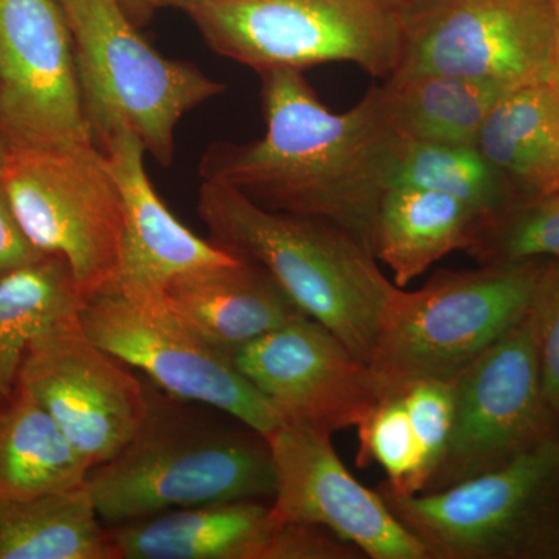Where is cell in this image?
<instances>
[{
	"label": "cell",
	"instance_id": "cell-1",
	"mask_svg": "<svg viewBox=\"0 0 559 559\" xmlns=\"http://www.w3.org/2000/svg\"><path fill=\"white\" fill-rule=\"evenodd\" d=\"M266 132L246 145L213 143L200 175L263 207L325 221L370 250L395 154V132L371 87L348 112H330L297 70L260 73ZM371 252V250H370Z\"/></svg>",
	"mask_w": 559,
	"mask_h": 559
},
{
	"label": "cell",
	"instance_id": "cell-2",
	"mask_svg": "<svg viewBox=\"0 0 559 559\" xmlns=\"http://www.w3.org/2000/svg\"><path fill=\"white\" fill-rule=\"evenodd\" d=\"M145 417L109 462L90 473L102 521L226 500L274 498L270 441L234 415L179 399L146 381Z\"/></svg>",
	"mask_w": 559,
	"mask_h": 559
},
{
	"label": "cell",
	"instance_id": "cell-3",
	"mask_svg": "<svg viewBox=\"0 0 559 559\" xmlns=\"http://www.w3.org/2000/svg\"><path fill=\"white\" fill-rule=\"evenodd\" d=\"M198 213L212 241L263 267L305 314L369 364L395 283L366 246L325 221L263 207L226 183L202 180Z\"/></svg>",
	"mask_w": 559,
	"mask_h": 559
},
{
	"label": "cell",
	"instance_id": "cell-4",
	"mask_svg": "<svg viewBox=\"0 0 559 559\" xmlns=\"http://www.w3.org/2000/svg\"><path fill=\"white\" fill-rule=\"evenodd\" d=\"M544 261L443 271L415 290L393 286L369 359L382 399L459 377L528 314Z\"/></svg>",
	"mask_w": 559,
	"mask_h": 559
},
{
	"label": "cell",
	"instance_id": "cell-5",
	"mask_svg": "<svg viewBox=\"0 0 559 559\" xmlns=\"http://www.w3.org/2000/svg\"><path fill=\"white\" fill-rule=\"evenodd\" d=\"M68 21L81 103L95 145L134 132L160 165L175 160L179 120L226 86L146 43L121 0H58Z\"/></svg>",
	"mask_w": 559,
	"mask_h": 559
},
{
	"label": "cell",
	"instance_id": "cell-6",
	"mask_svg": "<svg viewBox=\"0 0 559 559\" xmlns=\"http://www.w3.org/2000/svg\"><path fill=\"white\" fill-rule=\"evenodd\" d=\"M432 559L559 558V428L507 465L439 491L378 488Z\"/></svg>",
	"mask_w": 559,
	"mask_h": 559
},
{
	"label": "cell",
	"instance_id": "cell-7",
	"mask_svg": "<svg viewBox=\"0 0 559 559\" xmlns=\"http://www.w3.org/2000/svg\"><path fill=\"white\" fill-rule=\"evenodd\" d=\"M182 9L216 53L259 73L353 62L390 79L403 57L400 0H191Z\"/></svg>",
	"mask_w": 559,
	"mask_h": 559
},
{
	"label": "cell",
	"instance_id": "cell-8",
	"mask_svg": "<svg viewBox=\"0 0 559 559\" xmlns=\"http://www.w3.org/2000/svg\"><path fill=\"white\" fill-rule=\"evenodd\" d=\"M3 186L33 245L68 261L84 300L119 272L123 204L97 145L10 148Z\"/></svg>",
	"mask_w": 559,
	"mask_h": 559
},
{
	"label": "cell",
	"instance_id": "cell-9",
	"mask_svg": "<svg viewBox=\"0 0 559 559\" xmlns=\"http://www.w3.org/2000/svg\"><path fill=\"white\" fill-rule=\"evenodd\" d=\"M403 11V57L393 75L432 73L509 87L551 79L554 0H417Z\"/></svg>",
	"mask_w": 559,
	"mask_h": 559
},
{
	"label": "cell",
	"instance_id": "cell-10",
	"mask_svg": "<svg viewBox=\"0 0 559 559\" xmlns=\"http://www.w3.org/2000/svg\"><path fill=\"white\" fill-rule=\"evenodd\" d=\"M79 320L95 344L170 395L227 412L266 439L285 423L227 353L194 333L165 304L102 290L83 301Z\"/></svg>",
	"mask_w": 559,
	"mask_h": 559
},
{
	"label": "cell",
	"instance_id": "cell-11",
	"mask_svg": "<svg viewBox=\"0 0 559 559\" xmlns=\"http://www.w3.org/2000/svg\"><path fill=\"white\" fill-rule=\"evenodd\" d=\"M454 382L450 443L425 492L507 465L559 428L544 396L530 311Z\"/></svg>",
	"mask_w": 559,
	"mask_h": 559
},
{
	"label": "cell",
	"instance_id": "cell-12",
	"mask_svg": "<svg viewBox=\"0 0 559 559\" xmlns=\"http://www.w3.org/2000/svg\"><path fill=\"white\" fill-rule=\"evenodd\" d=\"M130 369L95 344L75 314L33 341L17 385L95 468L127 447L145 417L146 381Z\"/></svg>",
	"mask_w": 559,
	"mask_h": 559
},
{
	"label": "cell",
	"instance_id": "cell-13",
	"mask_svg": "<svg viewBox=\"0 0 559 559\" xmlns=\"http://www.w3.org/2000/svg\"><path fill=\"white\" fill-rule=\"evenodd\" d=\"M0 134L10 148L95 145L58 0H0Z\"/></svg>",
	"mask_w": 559,
	"mask_h": 559
},
{
	"label": "cell",
	"instance_id": "cell-14",
	"mask_svg": "<svg viewBox=\"0 0 559 559\" xmlns=\"http://www.w3.org/2000/svg\"><path fill=\"white\" fill-rule=\"evenodd\" d=\"M229 356L285 423L333 436L358 428L382 400L369 364L307 314Z\"/></svg>",
	"mask_w": 559,
	"mask_h": 559
},
{
	"label": "cell",
	"instance_id": "cell-15",
	"mask_svg": "<svg viewBox=\"0 0 559 559\" xmlns=\"http://www.w3.org/2000/svg\"><path fill=\"white\" fill-rule=\"evenodd\" d=\"M331 437L283 423L267 439L275 520L329 530L370 559H432L425 544L396 520L378 489L364 487L349 473Z\"/></svg>",
	"mask_w": 559,
	"mask_h": 559
},
{
	"label": "cell",
	"instance_id": "cell-16",
	"mask_svg": "<svg viewBox=\"0 0 559 559\" xmlns=\"http://www.w3.org/2000/svg\"><path fill=\"white\" fill-rule=\"evenodd\" d=\"M98 148L123 204L119 272L103 290L143 304H164V290L173 278L240 259L215 241L202 240L173 215L146 175V150L134 132H114Z\"/></svg>",
	"mask_w": 559,
	"mask_h": 559
},
{
	"label": "cell",
	"instance_id": "cell-17",
	"mask_svg": "<svg viewBox=\"0 0 559 559\" xmlns=\"http://www.w3.org/2000/svg\"><path fill=\"white\" fill-rule=\"evenodd\" d=\"M164 304L227 355L305 314L263 267L245 259L173 278Z\"/></svg>",
	"mask_w": 559,
	"mask_h": 559
},
{
	"label": "cell",
	"instance_id": "cell-18",
	"mask_svg": "<svg viewBox=\"0 0 559 559\" xmlns=\"http://www.w3.org/2000/svg\"><path fill=\"white\" fill-rule=\"evenodd\" d=\"M271 506L241 499L110 525L117 559H261L278 527Z\"/></svg>",
	"mask_w": 559,
	"mask_h": 559
},
{
	"label": "cell",
	"instance_id": "cell-19",
	"mask_svg": "<svg viewBox=\"0 0 559 559\" xmlns=\"http://www.w3.org/2000/svg\"><path fill=\"white\" fill-rule=\"evenodd\" d=\"M476 148L511 202L559 197V91L550 81L507 92L488 114Z\"/></svg>",
	"mask_w": 559,
	"mask_h": 559
},
{
	"label": "cell",
	"instance_id": "cell-20",
	"mask_svg": "<svg viewBox=\"0 0 559 559\" xmlns=\"http://www.w3.org/2000/svg\"><path fill=\"white\" fill-rule=\"evenodd\" d=\"M479 213L439 191L390 187L382 194L370 250L399 288L425 274L454 250L468 248Z\"/></svg>",
	"mask_w": 559,
	"mask_h": 559
},
{
	"label": "cell",
	"instance_id": "cell-21",
	"mask_svg": "<svg viewBox=\"0 0 559 559\" xmlns=\"http://www.w3.org/2000/svg\"><path fill=\"white\" fill-rule=\"evenodd\" d=\"M92 465L27 390L0 403V503L86 487Z\"/></svg>",
	"mask_w": 559,
	"mask_h": 559
},
{
	"label": "cell",
	"instance_id": "cell-22",
	"mask_svg": "<svg viewBox=\"0 0 559 559\" xmlns=\"http://www.w3.org/2000/svg\"><path fill=\"white\" fill-rule=\"evenodd\" d=\"M514 87L450 75H393L380 86L382 108L401 140L474 145L496 103Z\"/></svg>",
	"mask_w": 559,
	"mask_h": 559
},
{
	"label": "cell",
	"instance_id": "cell-23",
	"mask_svg": "<svg viewBox=\"0 0 559 559\" xmlns=\"http://www.w3.org/2000/svg\"><path fill=\"white\" fill-rule=\"evenodd\" d=\"M0 559H117L90 488L0 503Z\"/></svg>",
	"mask_w": 559,
	"mask_h": 559
},
{
	"label": "cell",
	"instance_id": "cell-24",
	"mask_svg": "<svg viewBox=\"0 0 559 559\" xmlns=\"http://www.w3.org/2000/svg\"><path fill=\"white\" fill-rule=\"evenodd\" d=\"M83 301L68 261L58 255L0 278V403L16 390L33 341L79 314Z\"/></svg>",
	"mask_w": 559,
	"mask_h": 559
},
{
	"label": "cell",
	"instance_id": "cell-25",
	"mask_svg": "<svg viewBox=\"0 0 559 559\" xmlns=\"http://www.w3.org/2000/svg\"><path fill=\"white\" fill-rule=\"evenodd\" d=\"M390 187L439 191L468 205L481 221L511 204L498 171L476 145L463 143L400 139L390 167Z\"/></svg>",
	"mask_w": 559,
	"mask_h": 559
},
{
	"label": "cell",
	"instance_id": "cell-26",
	"mask_svg": "<svg viewBox=\"0 0 559 559\" xmlns=\"http://www.w3.org/2000/svg\"><path fill=\"white\" fill-rule=\"evenodd\" d=\"M465 252L479 264L559 260V197L511 202L480 221Z\"/></svg>",
	"mask_w": 559,
	"mask_h": 559
},
{
	"label": "cell",
	"instance_id": "cell-27",
	"mask_svg": "<svg viewBox=\"0 0 559 559\" xmlns=\"http://www.w3.org/2000/svg\"><path fill=\"white\" fill-rule=\"evenodd\" d=\"M356 429L359 463H378L399 495L421 492V455L400 395L382 399Z\"/></svg>",
	"mask_w": 559,
	"mask_h": 559
},
{
	"label": "cell",
	"instance_id": "cell-28",
	"mask_svg": "<svg viewBox=\"0 0 559 559\" xmlns=\"http://www.w3.org/2000/svg\"><path fill=\"white\" fill-rule=\"evenodd\" d=\"M400 396L421 455V492H425L450 443L455 415V382H414Z\"/></svg>",
	"mask_w": 559,
	"mask_h": 559
},
{
	"label": "cell",
	"instance_id": "cell-29",
	"mask_svg": "<svg viewBox=\"0 0 559 559\" xmlns=\"http://www.w3.org/2000/svg\"><path fill=\"white\" fill-rule=\"evenodd\" d=\"M544 396L559 421V260H546L530 307Z\"/></svg>",
	"mask_w": 559,
	"mask_h": 559
},
{
	"label": "cell",
	"instance_id": "cell-30",
	"mask_svg": "<svg viewBox=\"0 0 559 559\" xmlns=\"http://www.w3.org/2000/svg\"><path fill=\"white\" fill-rule=\"evenodd\" d=\"M362 554L352 544L322 527L280 522L264 546L261 559H358Z\"/></svg>",
	"mask_w": 559,
	"mask_h": 559
},
{
	"label": "cell",
	"instance_id": "cell-31",
	"mask_svg": "<svg viewBox=\"0 0 559 559\" xmlns=\"http://www.w3.org/2000/svg\"><path fill=\"white\" fill-rule=\"evenodd\" d=\"M46 257L47 253L40 252L25 234L0 178V278L32 266Z\"/></svg>",
	"mask_w": 559,
	"mask_h": 559
},
{
	"label": "cell",
	"instance_id": "cell-32",
	"mask_svg": "<svg viewBox=\"0 0 559 559\" xmlns=\"http://www.w3.org/2000/svg\"><path fill=\"white\" fill-rule=\"evenodd\" d=\"M189 2L191 0H121V5L130 14L131 20L135 22L139 17L148 16L151 11L171 5L183 7Z\"/></svg>",
	"mask_w": 559,
	"mask_h": 559
},
{
	"label": "cell",
	"instance_id": "cell-33",
	"mask_svg": "<svg viewBox=\"0 0 559 559\" xmlns=\"http://www.w3.org/2000/svg\"><path fill=\"white\" fill-rule=\"evenodd\" d=\"M554 2L557 11V40H555L554 72H551L550 83L559 91V0Z\"/></svg>",
	"mask_w": 559,
	"mask_h": 559
},
{
	"label": "cell",
	"instance_id": "cell-34",
	"mask_svg": "<svg viewBox=\"0 0 559 559\" xmlns=\"http://www.w3.org/2000/svg\"><path fill=\"white\" fill-rule=\"evenodd\" d=\"M10 145L3 135L0 134V175H2L3 165H5L7 157H9Z\"/></svg>",
	"mask_w": 559,
	"mask_h": 559
},
{
	"label": "cell",
	"instance_id": "cell-35",
	"mask_svg": "<svg viewBox=\"0 0 559 559\" xmlns=\"http://www.w3.org/2000/svg\"><path fill=\"white\" fill-rule=\"evenodd\" d=\"M401 5L406 7L411 5V3L417 2V0H400Z\"/></svg>",
	"mask_w": 559,
	"mask_h": 559
}]
</instances>
